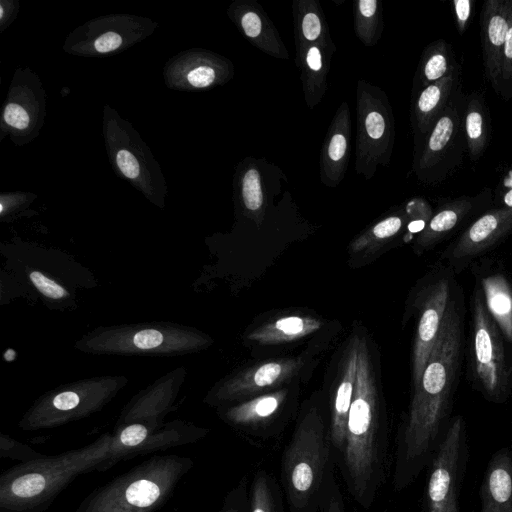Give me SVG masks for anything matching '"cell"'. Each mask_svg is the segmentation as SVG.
<instances>
[{"label": "cell", "mask_w": 512, "mask_h": 512, "mask_svg": "<svg viewBox=\"0 0 512 512\" xmlns=\"http://www.w3.org/2000/svg\"><path fill=\"white\" fill-rule=\"evenodd\" d=\"M463 315L462 294L456 288L421 379L414 388L398 444L394 478L397 489L414 481L431 461L450 422L461 366Z\"/></svg>", "instance_id": "obj_1"}, {"label": "cell", "mask_w": 512, "mask_h": 512, "mask_svg": "<svg viewBox=\"0 0 512 512\" xmlns=\"http://www.w3.org/2000/svg\"><path fill=\"white\" fill-rule=\"evenodd\" d=\"M355 391L350 406L346 439L341 453L344 473L354 499L363 507L373 503L383 478L385 444L373 367L365 338L357 336Z\"/></svg>", "instance_id": "obj_2"}, {"label": "cell", "mask_w": 512, "mask_h": 512, "mask_svg": "<svg viewBox=\"0 0 512 512\" xmlns=\"http://www.w3.org/2000/svg\"><path fill=\"white\" fill-rule=\"evenodd\" d=\"M111 439L105 435L84 447L4 471L0 476V511L42 512L77 476L97 471Z\"/></svg>", "instance_id": "obj_3"}, {"label": "cell", "mask_w": 512, "mask_h": 512, "mask_svg": "<svg viewBox=\"0 0 512 512\" xmlns=\"http://www.w3.org/2000/svg\"><path fill=\"white\" fill-rule=\"evenodd\" d=\"M181 455H155L95 489L76 512H154L193 467Z\"/></svg>", "instance_id": "obj_4"}, {"label": "cell", "mask_w": 512, "mask_h": 512, "mask_svg": "<svg viewBox=\"0 0 512 512\" xmlns=\"http://www.w3.org/2000/svg\"><path fill=\"white\" fill-rule=\"evenodd\" d=\"M330 431L315 407L298 421L282 460L281 477L292 512H312L324 487Z\"/></svg>", "instance_id": "obj_5"}, {"label": "cell", "mask_w": 512, "mask_h": 512, "mask_svg": "<svg viewBox=\"0 0 512 512\" xmlns=\"http://www.w3.org/2000/svg\"><path fill=\"white\" fill-rule=\"evenodd\" d=\"M506 344L476 282L471 299L470 373L483 397L495 404L506 402L512 393V355Z\"/></svg>", "instance_id": "obj_6"}, {"label": "cell", "mask_w": 512, "mask_h": 512, "mask_svg": "<svg viewBox=\"0 0 512 512\" xmlns=\"http://www.w3.org/2000/svg\"><path fill=\"white\" fill-rule=\"evenodd\" d=\"M356 121L355 171L370 180L390 163L396 131L388 95L364 79L356 84Z\"/></svg>", "instance_id": "obj_7"}, {"label": "cell", "mask_w": 512, "mask_h": 512, "mask_svg": "<svg viewBox=\"0 0 512 512\" xmlns=\"http://www.w3.org/2000/svg\"><path fill=\"white\" fill-rule=\"evenodd\" d=\"M465 101L460 83L431 130L414 147L412 171L419 182L440 183L461 164L467 150L463 124Z\"/></svg>", "instance_id": "obj_8"}, {"label": "cell", "mask_w": 512, "mask_h": 512, "mask_svg": "<svg viewBox=\"0 0 512 512\" xmlns=\"http://www.w3.org/2000/svg\"><path fill=\"white\" fill-rule=\"evenodd\" d=\"M467 460L466 423L458 415L449 422L430 461L425 512H459V493Z\"/></svg>", "instance_id": "obj_9"}, {"label": "cell", "mask_w": 512, "mask_h": 512, "mask_svg": "<svg viewBox=\"0 0 512 512\" xmlns=\"http://www.w3.org/2000/svg\"><path fill=\"white\" fill-rule=\"evenodd\" d=\"M455 273L441 263L426 275L416 294V331L412 349V382L418 385L443 318L457 288Z\"/></svg>", "instance_id": "obj_10"}, {"label": "cell", "mask_w": 512, "mask_h": 512, "mask_svg": "<svg viewBox=\"0 0 512 512\" xmlns=\"http://www.w3.org/2000/svg\"><path fill=\"white\" fill-rule=\"evenodd\" d=\"M512 233V209L489 208L474 219L442 252L441 261L456 274Z\"/></svg>", "instance_id": "obj_11"}, {"label": "cell", "mask_w": 512, "mask_h": 512, "mask_svg": "<svg viewBox=\"0 0 512 512\" xmlns=\"http://www.w3.org/2000/svg\"><path fill=\"white\" fill-rule=\"evenodd\" d=\"M492 201V190L485 187L476 195H464L441 205L417 235L416 252L423 253L436 247L468 220L487 211Z\"/></svg>", "instance_id": "obj_12"}, {"label": "cell", "mask_w": 512, "mask_h": 512, "mask_svg": "<svg viewBox=\"0 0 512 512\" xmlns=\"http://www.w3.org/2000/svg\"><path fill=\"white\" fill-rule=\"evenodd\" d=\"M350 140L351 112L348 103L343 101L330 122L322 144L319 167L324 186L334 188L343 181L350 159Z\"/></svg>", "instance_id": "obj_13"}, {"label": "cell", "mask_w": 512, "mask_h": 512, "mask_svg": "<svg viewBox=\"0 0 512 512\" xmlns=\"http://www.w3.org/2000/svg\"><path fill=\"white\" fill-rule=\"evenodd\" d=\"M300 357L271 359L248 367L223 388L222 398L253 396L292 379L303 367Z\"/></svg>", "instance_id": "obj_14"}, {"label": "cell", "mask_w": 512, "mask_h": 512, "mask_svg": "<svg viewBox=\"0 0 512 512\" xmlns=\"http://www.w3.org/2000/svg\"><path fill=\"white\" fill-rule=\"evenodd\" d=\"M510 0H487L481 17L483 61L488 80L494 90L501 89V59L508 28Z\"/></svg>", "instance_id": "obj_15"}, {"label": "cell", "mask_w": 512, "mask_h": 512, "mask_svg": "<svg viewBox=\"0 0 512 512\" xmlns=\"http://www.w3.org/2000/svg\"><path fill=\"white\" fill-rule=\"evenodd\" d=\"M458 65L449 75L412 93L411 125L414 147L418 146L448 105L454 91L461 83Z\"/></svg>", "instance_id": "obj_16"}, {"label": "cell", "mask_w": 512, "mask_h": 512, "mask_svg": "<svg viewBox=\"0 0 512 512\" xmlns=\"http://www.w3.org/2000/svg\"><path fill=\"white\" fill-rule=\"evenodd\" d=\"M233 16L242 34L254 47L274 58L289 59L278 30L260 4L254 0L239 1Z\"/></svg>", "instance_id": "obj_17"}, {"label": "cell", "mask_w": 512, "mask_h": 512, "mask_svg": "<svg viewBox=\"0 0 512 512\" xmlns=\"http://www.w3.org/2000/svg\"><path fill=\"white\" fill-rule=\"evenodd\" d=\"M358 342L355 336L344 354L331 403L330 438L334 448L342 453L346 439L347 420L357 376Z\"/></svg>", "instance_id": "obj_18"}, {"label": "cell", "mask_w": 512, "mask_h": 512, "mask_svg": "<svg viewBox=\"0 0 512 512\" xmlns=\"http://www.w3.org/2000/svg\"><path fill=\"white\" fill-rule=\"evenodd\" d=\"M336 46L312 44L296 50L295 63L300 71L304 100L309 109L318 105L326 94L327 75Z\"/></svg>", "instance_id": "obj_19"}, {"label": "cell", "mask_w": 512, "mask_h": 512, "mask_svg": "<svg viewBox=\"0 0 512 512\" xmlns=\"http://www.w3.org/2000/svg\"><path fill=\"white\" fill-rule=\"evenodd\" d=\"M480 512H512V451L501 448L490 458L480 486Z\"/></svg>", "instance_id": "obj_20"}, {"label": "cell", "mask_w": 512, "mask_h": 512, "mask_svg": "<svg viewBox=\"0 0 512 512\" xmlns=\"http://www.w3.org/2000/svg\"><path fill=\"white\" fill-rule=\"evenodd\" d=\"M486 308L512 349V282L501 271L477 274Z\"/></svg>", "instance_id": "obj_21"}, {"label": "cell", "mask_w": 512, "mask_h": 512, "mask_svg": "<svg viewBox=\"0 0 512 512\" xmlns=\"http://www.w3.org/2000/svg\"><path fill=\"white\" fill-rule=\"evenodd\" d=\"M463 124L469 158L477 162L491 137L490 114L482 92L473 91L466 95Z\"/></svg>", "instance_id": "obj_22"}, {"label": "cell", "mask_w": 512, "mask_h": 512, "mask_svg": "<svg viewBox=\"0 0 512 512\" xmlns=\"http://www.w3.org/2000/svg\"><path fill=\"white\" fill-rule=\"evenodd\" d=\"M309 315H288L271 320L249 333L248 339L261 345H275L300 340L322 327Z\"/></svg>", "instance_id": "obj_23"}, {"label": "cell", "mask_w": 512, "mask_h": 512, "mask_svg": "<svg viewBox=\"0 0 512 512\" xmlns=\"http://www.w3.org/2000/svg\"><path fill=\"white\" fill-rule=\"evenodd\" d=\"M292 14L296 50L312 44L334 43L317 0H294Z\"/></svg>", "instance_id": "obj_24"}, {"label": "cell", "mask_w": 512, "mask_h": 512, "mask_svg": "<svg viewBox=\"0 0 512 512\" xmlns=\"http://www.w3.org/2000/svg\"><path fill=\"white\" fill-rule=\"evenodd\" d=\"M458 65L448 42L443 39L431 42L422 52L413 79L412 93L446 77Z\"/></svg>", "instance_id": "obj_25"}, {"label": "cell", "mask_w": 512, "mask_h": 512, "mask_svg": "<svg viewBox=\"0 0 512 512\" xmlns=\"http://www.w3.org/2000/svg\"><path fill=\"white\" fill-rule=\"evenodd\" d=\"M286 396L287 391L284 389L261 394L231 407L226 412V418L237 426H259L278 414Z\"/></svg>", "instance_id": "obj_26"}, {"label": "cell", "mask_w": 512, "mask_h": 512, "mask_svg": "<svg viewBox=\"0 0 512 512\" xmlns=\"http://www.w3.org/2000/svg\"><path fill=\"white\" fill-rule=\"evenodd\" d=\"M411 215L407 208L389 215L364 231L350 245L352 253H370L408 227Z\"/></svg>", "instance_id": "obj_27"}, {"label": "cell", "mask_w": 512, "mask_h": 512, "mask_svg": "<svg viewBox=\"0 0 512 512\" xmlns=\"http://www.w3.org/2000/svg\"><path fill=\"white\" fill-rule=\"evenodd\" d=\"M354 32L367 47L375 46L381 38L384 22L382 2L357 0L353 2Z\"/></svg>", "instance_id": "obj_28"}, {"label": "cell", "mask_w": 512, "mask_h": 512, "mask_svg": "<svg viewBox=\"0 0 512 512\" xmlns=\"http://www.w3.org/2000/svg\"><path fill=\"white\" fill-rule=\"evenodd\" d=\"M240 197L244 208L254 219H261L265 209L262 173L255 161L248 160L240 177Z\"/></svg>", "instance_id": "obj_29"}, {"label": "cell", "mask_w": 512, "mask_h": 512, "mask_svg": "<svg viewBox=\"0 0 512 512\" xmlns=\"http://www.w3.org/2000/svg\"><path fill=\"white\" fill-rule=\"evenodd\" d=\"M46 455L36 451L32 447L20 443L8 435L0 437V457L17 460L25 463L45 457Z\"/></svg>", "instance_id": "obj_30"}, {"label": "cell", "mask_w": 512, "mask_h": 512, "mask_svg": "<svg viewBox=\"0 0 512 512\" xmlns=\"http://www.w3.org/2000/svg\"><path fill=\"white\" fill-rule=\"evenodd\" d=\"M250 512H275L272 493L267 478L263 474H258L254 480Z\"/></svg>", "instance_id": "obj_31"}, {"label": "cell", "mask_w": 512, "mask_h": 512, "mask_svg": "<svg viewBox=\"0 0 512 512\" xmlns=\"http://www.w3.org/2000/svg\"><path fill=\"white\" fill-rule=\"evenodd\" d=\"M504 82H512V0H510L508 28L501 59V84Z\"/></svg>", "instance_id": "obj_32"}, {"label": "cell", "mask_w": 512, "mask_h": 512, "mask_svg": "<svg viewBox=\"0 0 512 512\" xmlns=\"http://www.w3.org/2000/svg\"><path fill=\"white\" fill-rule=\"evenodd\" d=\"M30 279L35 287L46 297L60 299L67 294L66 290L59 284L38 271H33L30 274Z\"/></svg>", "instance_id": "obj_33"}, {"label": "cell", "mask_w": 512, "mask_h": 512, "mask_svg": "<svg viewBox=\"0 0 512 512\" xmlns=\"http://www.w3.org/2000/svg\"><path fill=\"white\" fill-rule=\"evenodd\" d=\"M217 79V70L210 65H200L192 69L188 75V82L197 88L210 86Z\"/></svg>", "instance_id": "obj_34"}, {"label": "cell", "mask_w": 512, "mask_h": 512, "mask_svg": "<svg viewBox=\"0 0 512 512\" xmlns=\"http://www.w3.org/2000/svg\"><path fill=\"white\" fill-rule=\"evenodd\" d=\"M452 4L457 31L460 35H463L471 19L474 1L454 0Z\"/></svg>", "instance_id": "obj_35"}, {"label": "cell", "mask_w": 512, "mask_h": 512, "mask_svg": "<svg viewBox=\"0 0 512 512\" xmlns=\"http://www.w3.org/2000/svg\"><path fill=\"white\" fill-rule=\"evenodd\" d=\"M4 120L10 126L17 129H24L29 124V115L23 107L10 103L5 107Z\"/></svg>", "instance_id": "obj_36"}, {"label": "cell", "mask_w": 512, "mask_h": 512, "mask_svg": "<svg viewBox=\"0 0 512 512\" xmlns=\"http://www.w3.org/2000/svg\"><path fill=\"white\" fill-rule=\"evenodd\" d=\"M80 405V396L73 391L59 393L53 398L52 406L56 413L73 412Z\"/></svg>", "instance_id": "obj_37"}, {"label": "cell", "mask_w": 512, "mask_h": 512, "mask_svg": "<svg viewBox=\"0 0 512 512\" xmlns=\"http://www.w3.org/2000/svg\"><path fill=\"white\" fill-rule=\"evenodd\" d=\"M496 197L501 207L512 209V166L501 177Z\"/></svg>", "instance_id": "obj_38"}, {"label": "cell", "mask_w": 512, "mask_h": 512, "mask_svg": "<svg viewBox=\"0 0 512 512\" xmlns=\"http://www.w3.org/2000/svg\"><path fill=\"white\" fill-rule=\"evenodd\" d=\"M116 162L121 172L126 177L133 179L139 175V163L131 152L127 150H120L117 153Z\"/></svg>", "instance_id": "obj_39"}, {"label": "cell", "mask_w": 512, "mask_h": 512, "mask_svg": "<svg viewBox=\"0 0 512 512\" xmlns=\"http://www.w3.org/2000/svg\"><path fill=\"white\" fill-rule=\"evenodd\" d=\"M163 341L161 332L154 329H146L138 332L133 342L140 349H151L159 346Z\"/></svg>", "instance_id": "obj_40"}, {"label": "cell", "mask_w": 512, "mask_h": 512, "mask_svg": "<svg viewBox=\"0 0 512 512\" xmlns=\"http://www.w3.org/2000/svg\"><path fill=\"white\" fill-rule=\"evenodd\" d=\"M122 38L115 32H106L100 35L94 43L95 49L100 53H107L120 46Z\"/></svg>", "instance_id": "obj_41"}, {"label": "cell", "mask_w": 512, "mask_h": 512, "mask_svg": "<svg viewBox=\"0 0 512 512\" xmlns=\"http://www.w3.org/2000/svg\"><path fill=\"white\" fill-rule=\"evenodd\" d=\"M324 512H345L343 500L336 485L334 486V492L328 498Z\"/></svg>", "instance_id": "obj_42"}, {"label": "cell", "mask_w": 512, "mask_h": 512, "mask_svg": "<svg viewBox=\"0 0 512 512\" xmlns=\"http://www.w3.org/2000/svg\"><path fill=\"white\" fill-rule=\"evenodd\" d=\"M220 512H240L238 507L234 505L231 498H227V500L224 503L223 508L220 510Z\"/></svg>", "instance_id": "obj_43"}, {"label": "cell", "mask_w": 512, "mask_h": 512, "mask_svg": "<svg viewBox=\"0 0 512 512\" xmlns=\"http://www.w3.org/2000/svg\"><path fill=\"white\" fill-rule=\"evenodd\" d=\"M2 15H3V9L1 8V17H2Z\"/></svg>", "instance_id": "obj_44"}]
</instances>
